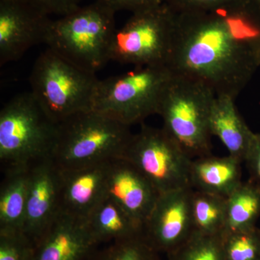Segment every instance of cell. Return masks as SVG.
Wrapping results in <instances>:
<instances>
[{
	"mask_svg": "<svg viewBox=\"0 0 260 260\" xmlns=\"http://www.w3.org/2000/svg\"><path fill=\"white\" fill-rule=\"evenodd\" d=\"M168 67L236 99L260 67V21L247 4L177 12Z\"/></svg>",
	"mask_w": 260,
	"mask_h": 260,
	"instance_id": "6da1fadb",
	"label": "cell"
},
{
	"mask_svg": "<svg viewBox=\"0 0 260 260\" xmlns=\"http://www.w3.org/2000/svg\"><path fill=\"white\" fill-rule=\"evenodd\" d=\"M133 134L129 126L93 110L78 113L58 124L51 158L60 170L123 158Z\"/></svg>",
	"mask_w": 260,
	"mask_h": 260,
	"instance_id": "7a4b0ae2",
	"label": "cell"
},
{
	"mask_svg": "<svg viewBox=\"0 0 260 260\" xmlns=\"http://www.w3.org/2000/svg\"><path fill=\"white\" fill-rule=\"evenodd\" d=\"M115 13L95 0L52 20L46 38L48 48L82 69L95 73L110 61L116 31Z\"/></svg>",
	"mask_w": 260,
	"mask_h": 260,
	"instance_id": "3957f363",
	"label": "cell"
},
{
	"mask_svg": "<svg viewBox=\"0 0 260 260\" xmlns=\"http://www.w3.org/2000/svg\"><path fill=\"white\" fill-rule=\"evenodd\" d=\"M58 124L48 116L31 93L19 94L0 112L2 172L28 169L51 158Z\"/></svg>",
	"mask_w": 260,
	"mask_h": 260,
	"instance_id": "277c9868",
	"label": "cell"
},
{
	"mask_svg": "<svg viewBox=\"0 0 260 260\" xmlns=\"http://www.w3.org/2000/svg\"><path fill=\"white\" fill-rule=\"evenodd\" d=\"M215 97L208 84L174 73L162 95L158 111L162 128L191 158L212 154L210 115Z\"/></svg>",
	"mask_w": 260,
	"mask_h": 260,
	"instance_id": "5b68a950",
	"label": "cell"
},
{
	"mask_svg": "<svg viewBox=\"0 0 260 260\" xmlns=\"http://www.w3.org/2000/svg\"><path fill=\"white\" fill-rule=\"evenodd\" d=\"M99 80L95 73L48 48L32 67L30 92L48 116L59 124L78 113L91 110Z\"/></svg>",
	"mask_w": 260,
	"mask_h": 260,
	"instance_id": "8992f818",
	"label": "cell"
},
{
	"mask_svg": "<svg viewBox=\"0 0 260 260\" xmlns=\"http://www.w3.org/2000/svg\"><path fill=\"white\" fill-rule=\"evenodd\" d=\"M174 76L167 65L135 68L124 74L99 80L91 110L126 125L158 114L162 95Z\"/></svg>",
	"mask_w": 260,
	"mask_h": 260,
	"instance_id": "52a82bcc",
	"label": "cell"
},
{
	"mask_svg": "<svg viewBox=\"0 0 260 260\" xmlns=\"http://www.w3.org/2000/svg\"><path fill=\"white\" fill-rule=\"evenodd\" d=\"M177 12L169 5L134 13L116 30L110 60L135 68L167 65L172 54Z\"/></svg>",
	"mask_w": 260,
	"mask_h": 260,
	"instance_id": "ba28073f",
	"label": "cell"
},
{
	"mask_svg": "<svg viewBox=\"0 0 260 260\" xmlns=\"http://www.w3.org/2000/svg\"><path fill=\"white\" fill-rule=\"evenodd\" d=\"M123 158L138 168L159 195L191 187L192 158L162 128L143 124L139 133L133 134Z\"/></svg>",
	"mask_w": 260,
	"mask_h": 260,
	"instance_id": "9c48e42d",
	"label": "cell"
},
{
	"mask_svg": "<svg viewBox=\"0 0 260 260\" xmlns=\"http://www.w3.org/2000/svg\"><path fill=\"white\" fill-rule=\"evenodd\" d=\"M52 19L29 0H0V65L45 43Z\"/></svg>",
	"mask_w": 260,
	"mask_h": 260,
	"instance_id": "30bf717a",
	"label": "cell"
},
{
	"mask_svg": "<svg viewBox=\"0 0 260 260\" xmlns=\"http://www.w3.org/2000/svg\"><path fill=\"white\" fill-rule=\"evenodd\" d=\"M61 213V172L51 158L29 169V184L23 232L34 244Z\"/></svg>",
	"mask_w": 260,
	"mask_h": 260,
	"instance_id": "8fae6325",
	"label": "cell"
},
{
	"mask_svg": "<svg viewBox=\"0 0 260 260\" xmlns=\"http://www.w3.org/2000/svg\"><path fill=\"white\" fill-rule=\"evenodd\" d=\"M192 192L186 187L159 195L145 223V239L153 249L173 247L192 237Z\"/></svg>",
	"mask_w": 260,
	"mask_h": 260,
	"instance_id": "7c38bea8",
	"label": "cell"
},
{
	"mask_svg": "<svg viewBox=\"0 0 260 260\" xmlns=\"http://www.w3.org/2000/svg\"><path fill=\"white\" fill-rule=\"evenodd\" d=\"M99 246L86 219L61 212L35 244L34 260H85Z\"/></svg>",
	"mask_w": 260,
	"mask_h": 260,
	"instance_id": "4fadbf2b",
	"label": "cell"
},
{
	"mask_svg": "<svg viewBox=\"0 0 260 260\" xmlns=\"http://www.w3.org/2000/svg\"><path fill=\"white\" fill-rule=\"evenodd\" d=\"M106 195L144 224L159 196L148 179L124 158L109 162Z\"/></svg>",
	"mask_w": 260,
	"mask_h": 260,
	"instance_id": "5bb4252c",
	"label": "cell"
},
{
	"mask_svg": "<svg viewBox=\"0 0 260 260\" xmlns=\"http://www.w3.org/2000/svg\"><path fill=\"white\" fill-rule=\"evenodd\" d=\"M109 162L60 170L61 212L87 218L107 197L106 183Z\"/></svg>",
	"mask_w": 260,
	"mask_h": 260,
	"instance_id": "9a60e30c",
	"label": "cell"
},
{
	"mask_svg": "<svg viewBox=\"0 0 260 260\" xmlns=\"http://www.w3.org/2000/svg\"><path fill=\"white\" fill-rule=\"evenodd\" d=\"M242 164L229 155H209L192 159L189 183L191 189L227 198L242 184Z\"/></svg>",
	"mask_w": 260,
	"mask_h": 260,
	"instance_id": "2e32d148",
	"label": "cell"
},
{
	"mask_svg": "<svg viewBox=\"0 0 260 260\" xmlns=\"http://www.w3.org/2000/svg\"><path fill=\"white\" fill-rule=\"evenodd\" d=\"M235 100L229 95H216L210 112V129L225 145L229 155L244 162L255 133L238 112Z\"/></svg>",
	"mask_w": 260,
	"mask_h": 260,
	"instance_id": "e0dca14e",
	"label": "cell"
},
{
	"mask_svg": "<svg viewBox=\"0 0 260 260\" xmlns=\"http://www.w3.org/2000/svg\"><path fill=\"white\" fill-rule=\"evenodd\" d=\"M86 220L100 245L144 237L145 224L109 197L99 203Z\"/></svg>",
	"mask_w": 260,
	"mask_h": 260,
	"instance_id": "ac0fdd59",
	"label": "cell"
},
{
	"mask_svg": "<svg viewBox=\"0 0 260 260\" xmlns=\"http://www.w3.org/2000/svg\"><path fill=\"white\" fill-rule=\"evenodd\" d=\"M29 169L3 173L4 178L0 186V231H23L28 198Z\"/></svg>",
	"mask_w": 260,
	"mask_h": 260,
	"instance_id": "d6986e66",
	"label": "cell"
},
{
	"mask_svg": "<svg viewBox=\"0 0 260 260\" xmlns=\"http://www.w3.org/2000/svg\"><path fill=\"white\" fill-rule=\"evenodd\" d=\"M259 215L260 186L251 180L242 182L226 198L225 232L252 229Z\"/></svg>",
	"mask_w": 260,
	"mask_h": 260,
	"instance_id": "ffe728a7",
	"label": "cell"
},
{
	"mask_svg": "<svg viewBox=\"0 0 260 260\" xmlns=\"http://www.w3.org/2000/svg\"><path fill=\"white\" fill-rule=\"evenodd\" d=\"M191 206L195 234L222 237L226 223V198L193 189Z\"/></svg>",
	"mask_w": 260,
	"mask_h": 260,
	"instance_id": "44dd1931",
	"label": "cell"
},
{
	"mask_svg": "<svg viewBox=\"0 0 260 260\" xmlns=\"http://www.w3.org/2000/svg\"><path fill=\"white\" fill-rule=\"evenodd\" d=\"M85 260H155L154 249L144 237L102 244Z\"/></svg>",
	"mask_w": 260,
	"mask_h": 260,
	"instance_id": "7402d4cb",
	"label": "cell"
},
{
	"mask_svg": "<svg viewBox=\"0 0 260 260\" xmlns=\"http://www.w3.org/2000/svg\"><path fill=\"white\" fill-rule=\"evenodd\" d=\"M224 254L227 260H259L260 232L255 227L239 232H225Z\"/></svg>",
	"mask_w": 260,
	"mask_h": 260,
	"instance_id": "603a6c76",
	"label": "cell"
},
{
	"mask_svg": "<svg viewBox=\"0 0 260 260\" xmlns=\"http://www.w3.org/2000/svg\"><path fill=\"white\" fill-rule=\"evenodd\" d=\"M35 244L23 231H0V260H34Z\"/></svg>",
	"mask_w": 260,
	"mask_h": 260,
	"instance_id": "cb8c5ba5",
	"label": "cell"
},
{
	"mask_svg": "<svg viewBox=\"0 0 260 260\" xmlns=\"http://www.w3.org/2000/svg\"><path fill=\"white\" fill-rule=\"evenodd\" d=\"M220 237H207L194 234L191 244L184 254V260H222L223 251L218 239Z\"/></svg>",
	"mask_w": 260,
	"mask_h": 260,
	"instance_id": "d4e9b609",
	"label": "cell"
},
{
	"mask_svg": "<svg viewBox=\"0 0 260 260\" xmlns=\"http://www.w3.org/2000/svg\"><path fill=\"white\" fill-rule=\"evenodd\" d=\"M249 0H164L176 12L215 9L233 5L247 4Z\"/></svg>",
	"mask_w": 260,
	"mask_h": 260,
	"instance_id": "484cf974",
	"label": "cell"
},
{
	"mask_svg": "<svg viewBox=\"0 0 260 260\" xmlns=\"http://www.w3.org/2000/svg\"><path fill=\"white\" fill-rule=\"evenodd\" d=\"M115 11L131 12L133 14L155 8L164 3V0H97Z\"/></svg>",
	"mask_w": 260,
	"mask_h": 260,
	"instance_id": "4316f807",
	"label": "cell"
},
{
	"mask_svg": "<svg viewBox=\"0 0 260 260\" xmlns=\"http://www.w3.org/2000/svg\"><path fill=\"white\" fill-rule=\"evenodd\" d=\"M49 15L70 14L80 8L82 0H29Z\"/></svg>",
	"mask_w": 260,
	"mask_h": 260,
	"instance_id": "83f0119b",
	"label": "cell"
},
{
	"mask_svg": "<svg viewBox=\"0 0 260 260\" xmlns=\"http://www.w3.org/2000/svg\"><path fill=\"white\" fill-rule=\"evenodd\" d=\"M249 169V180L260 186V133H255L245 160Z\"/></svg>",
	"mask_w": 260,
	"mask_h": 260,
	"instance_id": "f1b7e54d",
	"label": "cell"
},
{
	"mask_svg": "<svg viewBox=\"0 0 260 260\" xmlns=\"http://www.w3.org/2000/svg\"><path fill=\"white\" fill-rule=\"evenodd\" d=\"M247 5L253 14L260 21V0H249Z\"/></svg>",
	"mask_w": 260,
	"mask_h": 260,
	"instance_id": "f546056e",
	"label": "cell"
}]
</instances>
